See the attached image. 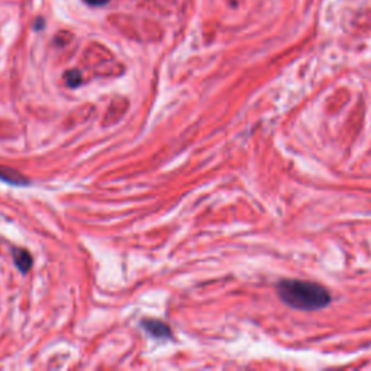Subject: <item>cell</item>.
<instances>
[{
    "label": "cell",
    "mask_w": 371,
    "mask_h": 371,
    "mask_svg": "<svg viewBox=\"0 0 371 371\" xmlns=\"http://www.w3.org/2000/svg\"><path fill=\"white\" fill-rule=\"evenodd\" d=\"M0 179L5 180L6 183L18 184V186L28 183V180L19 172H16L9 167H0Z\"/></svg>",
    "instance_id": "obj_2"
},
{
    "label": "cell",
    "mask_w": 371,
    "mask_h": 371,
    "mask_svg": "<svg viewBox=\"0 0 371 371\" xmlns=\"http://www.w3.org/2000/svg\"><path fill=\"white\" fill-rule=\"evenodd\" d=\"M15 263H16V265L19 267L21 272L26 273L32 265V258L29 256V252H26L25 249H16L15 251Z\"/></svg>",
    "instance_id": "obj_3"
},
{
    "label": "cell",
    "mask_w": 371,
    "mask_h": 371,
    "mask_svg": "<svg viewBox=\"0 0 371 371\" xmlns=\"http://www.w3.org/2000/svg\"><path fill=\"white\" fill-rule=\"evenodd\" d=\"M144 327L156 336H168L170 335V328H167L163 322H158V320H145Z\"/></svg>",
    "instance_id": "obj_4"
},
{
    "label": "cell",
    "mask_w": 371,
    "mask_h": 371,
    "mask_svg": "<svg viewBox=\"0 0 371 371\" xmlns=\"http://www.w3.org/2000/svg\"><path fill=\"white\" fill-rule=\"evenodd\" d=\"M279 297L297 311L324 309L331 303L329 292L320 284L303 280H283L277 284Z\"/></svg>",
    "instance_id": "obj_1"
},
{
    "label": "cell",
    "mask_w": 371,
    "mask_h": 371,
    "mask_svg": "<svg viewBox=\"0 0 371 371\" xmlns=\"http://www.w3.org/2000/svg\"><path fill=\"white\" fill-rule=\"evenodd\" d=\"M84 2H86L88 5H90V6H104V5H106L108 2H109V0H84Z\"/></svg>",
    "instance_id": "obj_6"
},
{
    "label": "cell",
    "mask_w": 371,
    "mask_h": 371,
    "mask_svg": "<svg viewBox=\"0 0 371 371\" xmlns=\"http://www.w3.org/2000/svg\"><path fill=\"white\" fill-rule=\"evenodd\" d=\"M65 80H67V84H69V86H72V88L79 86L80 81H81V74L76 70H72L65 74Z\"/></svg>",
    "instance_id": "obj_5"
}]
</instances>
